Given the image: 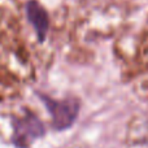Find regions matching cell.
Segmentation results:
<instances>
[{"mask_svg":"<svg viewBox=\"0 0 148 148\" xmlns=\"http://www.w3.org/2000/svg\"><path fill=\"white\" fill-rule=\"evenodd\" d=\"M12 142L18 148H27L35 139L44 135L43 123L34 113L23 110L22 116L12 120Z\"/></svg>","mask_w":148,"mask_h":148,"instance_id":"1","label":"cell"},{"mask_svg":"<svg viewBox=\"0 0 148 148\" xmlns=\"http://www.w3.org/2000/svg\"><path fill=\"white\" fill-rule=\"evenodd\" d=\"M26 13H27L29 21L38 35V39L43 42L46 39L49 27V18L46 9L36 0H29L26 4Z\"/></svg>","mask_w":148,"mask_h":148,"instance_id":"3","label":"cell"},{"mask_svg":"<svg viewBox=\"0 0 148 148\" xmlns=\"http://www.w3.org/2000/svg\"><path fill=\"white\" fill-rule=\"evenodd\" d=\"M40 99L46 104L47 109L52 117V125L56 130H62V129H68L69 126H72L79 112L78 100L73 99V97L55 100L49 99L46 95H42Z\"/></svg>","mask_w":148,"mask_h":148,"instance_id":"2","label":"cell"}]
</instances>
